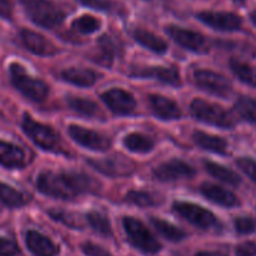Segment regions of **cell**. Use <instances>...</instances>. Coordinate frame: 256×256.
<instances>
[{
    "instance_id": "6da1fadb",
    "label": "cell",
    "mask_w": 256,
    "mask_h": 256,
    "mask_svg": "<svg viewBox=\"0 0 256 256\" xmlns=\"http://www.w3.org/2000/svg\"><path fill=\"white\" fill-rule=\"evenodd\" d=\"M36 186L40 192L62 200H72L98 188L92 178L76 172H44L38 176Z\"/></svg>"
},
{
    "instance_id": "7a4b0ae2",
    "label": "cell",
    "mask_w": 256,
    "mask_h": 256,
    "mask_svg": "<svg viewBox=\"0 0 256 256\" xmlns=\"http://www.w3.org/2000/svg\"><path fill=\"white\" fill-rule=\"evenodd\" d=\"M29 19L46 29L58 26L64 20V12L50 0H20Z\"/></svg>"
},
{
    "instance_id": "3957f363",
    "label": "cell",
    "mask_w": 256,
    "mask_h": 256,
    "mask_svg": "<svg viewBox=\"0 0 256 256\" xmlns=\"http://www.w3.org/2000/svg\"><path fill=\"white\" fill-rule=\"evenodd\" d=\"M10 79L12 85L32 102H44L49 94V86L42 80L35 79L26 74L24 68L18 64L10 65Z\"/></svg>"
},
{
    "instance_id": "277c9868",
    "label": "cell",
    "mask_w": 256,
    "mask_h": 256,
    "mask_svg": "<svg viewBox=\"0 0 256 256\" xmlns=\"http://www.w3.org/2000/svg\"><path fill=\"white\" fill-rule=\"evenodd\" d=\"M122 225H124L125 232H126L130 242L136 249L142 250V252H146V254H155L162 249L159 242L155 239L154 235L142 222L134 219V218H124Z\"/></svg>"
},
{
    "instance_id": "5b68a950",
    "label": "cell",
    "mask_w": 256,
    "mask_h": 256,
    "mask_svg": "<svg viewBox=\"0 0 256 256\" xmlns=\"http://www.w3.org/2000/svg\"><path fill=\"white\" fill-rule=\"evenodd\" d=\"M190 108H192V115L200 122L215 125V126L225 128V129L234 125L230 115L222 108L212 104V102H208L202 99H195Z\"/></svg>"
},
{
    "instance_id": "8992f818",
    "label": "cell",
    "mask_w": 256,
    "mask_h": 256,
    "mask_svg": "<svg viewBox=\"0 0 256 256\" xmlns=\"http://www.w3.org/2000/svg\"><path fill=\"white\" fill-rule=\"evenodd\" d=\"M22 130L42 149L52 152V150L59 148L60 138L58 136L56 132L50 126H46V125H42L40 122H35L29 115H24V119H22Z\"/></svg>"
},
{
    "instance_id": "52a82bcc",
    "label": "cell",
    "mask_w": 256,
    "mask_h": 256,
    "mask_svg": "<svg viewBox=\"0 0 256 256\" xmlns=\"http://www.w3.org/2000/svg\"><path fill=\"white\" fill-rule=\"evenodd\" d=\"M174 209L185 220L202 229H210L216 224V218L214 214L199 205L192 202H175Z\"/></svg>"
},
{
    "instance_id": "ba28073f",
    "label": "cell",
    "mask_w": 256,
    "mask_h": 256,
    "mask_svg": "<svg viewBox=\"0 0 256 256\" xmlns=\"http://www.w3.org/2000/svg\"><path fill=\"white\" fill-rule=\"evenodd\" d=\"M196 84L205 92L218 96H228L232 92L229 80L222 75L210 70H196L194 74Z\"/></svg>"
},
{
    "instance_id": "9c48e42d",
    "label": "cell",
    "mask_w": 256,
    "mask_h": 256,
    "mask_svg": "<svg viewBox=\"0 0 256 256\" xmlns=\"http://www.w3.org/2000/svg\"><path fill=\"white\" fill-rule=\"evenodd\" d=\"M198 19L206 24L208 26L214 28L222 32H235L242 28V18L232 12H202L198 14Z\"/></svg>"
},
{
    "instance_id": "30bf717a",
    "label": "cell",
    "mask_w": 256,
    "mask_h": 256,
    "mask_svg": "<svg viewBox=\"0 0 256 256\" xmlns=\"http://www.w3.org/2000/svg\"><path fill=\"white\" fill-rule=\"evenodd\" d=\"M154 175L160 182H175L180 179H190L195 175V170L182 160H172L159 165L154 170Z\"/></svg>"
},
{
    "instance_id": "8fae6325",
    "label": "cell",
    "mask_w": 256,
    "mask_h": 256,
    "mask_svg": "<svg viewBox=\"0 0 256 256\" xmlns=\"http://www.w3.org/2000/svg\"><path fill=\"white\" fill-rule=\"evenodd\" d=\"M69 134L78 144L82 146L88 148L90 150H98L102 152L110 148V140L92 130H88L85 128L72 125L69 126Z\"/></svg>"
},
{
    "instance_id": "7c38bea8",
    "label": "cell",
    "mask_w": 256,
    "mask_h": 256,
    "mask_svg": "<svg viewBox=\"0 0 256 256\" xmlns=\"http://www.w3.org/2000/svg\"><path fill=\"white\" fill-rule=\"evenodd\" d=\"M102 100L112 112L119 115H128L134 112L136 106L134 96L122 89H112L102 94Z\"/></svg>"
},
{
    "instance_id": "4fadbf2b",
    "label": "cell",
    "mask_w": 256,
    "mask_h": 256,
    "mask_svg": "<svg viewBox=\"0 0 256 256\" xmlns=\"http://www.w3.org/2000/svg\"><path fill=\"white\" fill-rule=\"evenodd\" d=\"M166 32L174 39L175 42L182 45L185 49H189L192 52H202L205 49V39L199 32H195L192 30L182 29L179 26H169L166 28Z\"/></svg>"
},
{
    "instance_id": "5bb4252c",
    "label": "cell",
    "mask_w": 256,
    "mask_h": 256,
    "mask_svg": "<svg viewBox=\"0 0 256 256\" xmlns=\"http://www.w3.org/2000/svg\"><path fill=\"white\" fill-rule=\"evenodd\" d=\"M28 249L35 256H56L59 254V248L40 232L30 230L25 236Z\"/></svg>"
},
{
    "instance_id": "9a60e30c",
    "label": "cell",
    "mask_w": 256,
    "mask_h": 256,
    "mask_svg": "<svg viewBox=\"0 0 256 256\" xmlns=\"http://www.w3.org/2000/svg\"><path fill=\"white\" fill-rule=\"evenodd\" d=\"M20 36H22V40L25 46H26V49L29 52H34V54L48 56V55H52L58 52V49L55 48V45L52 42L45 39L42 35L32 32V30H22Z\"/></svg>"
},
{
    "instance_id": "2e32d148",
    "label": "cell",
    "mask_w": 256,
    "mask_h": 256,
    "mask_svg": "<svg viewBox=\"0 0 256 256\" xmlns=\"http://www.w3.org/2000/svg\"><path fill=\"white\" fill-rule=\"evenodd\" d=\"M149 102L154 114L162 119L175 120L182 116L179 106L168 98L162 96V95H150Z\"/></svg>"
},
{
    "instance_id": "e0dca14e",
    "label": "cell",
    "mask_w": 256,
    "mask_h": 256,
    "mask_svg": "<svg viewBox=\"0 0 256 256\" xmlns=\"http://www.w3.org/2000/svg\"><path fill=\"white\" fill-rule=\"evenodd\" d=\"M200 190H202V195L206 196L210 202H215L218 205H222V206L232 208L239 204V200L232 192L219 186V185L206 182V184L202 185V189Z\"/></svg>"
},
{
    "instance_id": "ac0fdd59",
    "label": "cell",
    "mask_w": 256,
    "mask_h": 256,
    "mask_svg": "<svg viewBox=\"0 0 256 256\" xmlns=\"http://www.w3.org/2000/svg\"><path fill=\"white\" fill-rule=\"evenodd\" d=\"M25 152L22 148L0 140V165L9 169L22 168L25 165Z\"/></svg>"
},
{
    "instance_id": "d6986e66",
    "label": "cell",
    "mask_w": 256,
    "mask_h": 256,
    "mask_svg": "<svg viewBox=\"0 0 256 256\" xmlns=\"http://www.w3.org/2000/svg\"><path fill=\"white\" fill-rule=\"evenodd\" d=\"M134 76L139 78H154V79L160 80L162 82H166L170 85H179L180 84V75L172 68L165 66H152L144 68V69L138 70L134 72Z\"/></svg>"
},
{
    "instance_id": "ffe728a7",
    "label": "cell",
    "mask_w": 256,
    "mask_h": 256,
    "mask_svg": "<svg viewBox=\"0 0 256 256\" xmlns=\"http://www.w3.org/2000/svg\"><path fill=\"white\" fill-rule=\"evenodd\" d=\"M62 76L65 82L70 84L78 85V86H92L96 82L98 74L89 69H78V68H70L62 72Z\"/></svg>"
},
{
    "instance_id": "44dd1931",
    "label": "cell",
    "mask_w": 256,
    "mask_h": 256,
    "mask_svg": "<svg viewBox=\"0 0 256 256\" xmlns=\"http://www.w3.org/2000/svg\"><path fill=\"white\" fill-rule=\"evenodd\" d=\"M194 140L200 148L208 150V152H216V154H225L226 152L228 144L222 138L196 132H194Z\"/></svg>"
},
{
    "instance_id": "7402d4cb",
    "label": "cell",
    "mask_w": 256,
    "mask_h": 256,
    "mask_svg": "<svg viewBox=\"0 0 256 256\" xmlns=\"http://www.w3.org/2000/svg\"><path fill=\"white\" fill-rule=\"evenodd\" d=\"M134 38L139 44H142V46L148 48L152 52H165L168 49V45L162 38L156 36L152 32H148V30H142V29H138L134 32Z\"/></svg>"
},
{
    "instance_id": "603a6c76",
    "label": "cell",
    "mask_w": 256,
    "mask_h": 256,
    "mask_svg": "<svg viewBox=\"0 0 256 256\" xmlns=\"http://www.w3.org/2000/svg\"><path fill=\"white\" fill-rule=\"evenodd\" d=\"M204 165L206 172L214 178H216L218 180H220V182H226V184L232 185V186H238L242 182V179H240V176L236 172L222 166V165L215 164V162H206Z\"/></svg>"
},
{
    "instance_id": "cb8c5ba5",
    "label": "cell",
    "mask_w": 256,
    "mask_h": 256,
    "mask_svg": "<svg viewBox=\"0 0 256 256\" xmlns=\"http://www.w3.org/2000/svg\"><path fill=\"white\" fill-rule=\"evenodd\" d=\"M0 202L10 208H19L29 202V198L22 192H18L14 188L0 182Z\"/></svg>"
},
{
    "instance_id": "d4e9b609",
    "label": "cell",
    "mask_w": 256,
    "mask_h": 256,
    "mask_svg": "<svg viewBox=\"0 0 256 256\" xmlns=\"http://www.w3.org/2000/svg\"><path fill=\"white\" fill-rule=\"evenodd\" d=\"M124 144L130 152H149L154 148V142L149 136L142 134L132 132L124 139Z\"/></svg>"
},
{
    "instance_id": "484cf974",
    "label": "cell",
    "mask_w": 256,
    "mask_h": 256,
    "mask_svg": "<svg viewBox=\"0 0 256 256\" xmlns=\"http://www.w3.org/2000/svg\"><path fill=\"white\" fill-rule=\"evenodd\" d=\"M152 222L155 226V229H156L162 236L166 238L168 240H170V242H180V240H182L186 236L182 230L178 229L176 226H174V225L170 224V222H165V220L152 218Z\"/></svg>"
},
{
    "instance_id": "4316f807",
    "label": "cell",
    "mask_w": 256,
    "mask_h": 256,
    "mask_svg": "<svg viewBox=\"0 0 256 256\" xmlns=\"http://www.w3.org/2000/svg\"><path fill=\"white\" fill-rule=\"evenodd\" d=\"M68 105L74 112H76L78 114L84 115V116H94V115H96L98 110H99V108H98V105L94 102L85 99V98H68Z\"/></svg>"
},
{
    "instance_id": "83f0119b",
    "label": "cell",
    "mask_w": 256,
    "mask_h": 256,
    "mask_svg": "<svg viewBox=\"0 0 256 256\" xmlns=\"http://www.w3.org/2000/svg\"><path fill=\"white\" fill-rule=\"evenodd\" d=\"M230 66H232V72L242 82L256 88V68L252 66V65L244 64V62H235V60L230 62Z\"/></svg>"
},
{
    "instance_id": "f1b7e54d",
    "label": "cell",
    "mask_w": 256,
    "mask_h": 256,
    "mask_svg": "<svg viewBox=\"0 0 256 256\" xmlns=\"http://www.w3.org/2000/svg\"><path fill=\"white\" fill-rule=\"evenodd\" d=\"M238 114L246 122L256 124V100L252 98H240L235 104Z\"/></svg>"
},
{
    "instance_id": "f546056e",
    "label": "cell",
    "mask_w": 256,
    "mask_h": 256,
    "mask_svg": "<svg viewBox=\"0 0 256 256\" xmlns=\"http://www.w3.org/2000/svg\"><path fill=\"white\" fill-rule=\"evenodd\" d=\"M88 222L92 225V229L99 232V234L104 235V236L112 235V225H110L109 219L104 214H102V212H89V215H88Z\"/></svg>"
},
{
    "instance_id": "4dcf8cb0",
    "label": "cell",
    "mask_w": 256,
    "mask_h": 256,
    "mask_svg": "<svg viewBox=\"0 0 256 256\" xmlns=\"http://www.w3.org/2000/svg\"><path fill=\"white\" fill-rule=\"evenodd\" d=\"M72 28L75 30H78L82 34H92V32H96L100 28V22L94 16H90V15H84V16H80L72 22Z\"/></svg>"
},
{
    "instance_id": "1f68e13d",
    "label": "cell",
    "mask_w": 256,
    "mask_h": 256,
    "mask_svg": "<svg viewBox=\"0 0 256 256\" xmlns=\"http://www.w3.org/2000/svg\"><path fill=\"white\" fill-rule=\"evenodd\" d=\"M99 46L100 49H102V54L99 55L100 59L98 60V62H100L102 64H105V65L112 64V56H114V52H115V46L114 44H112V39L108 38L106 35H104V36L100 38Z\"/></svg>"
},
{
    "instance_id": "d6a6232c",
    "label": "cell",
    "mask_w": 256,
    "mask_h": 256,
    "mask_svg": "<svg viewBox=\"0 0 256 256\" xmlns=\"http://www.w3.org/2000/svg\"><path fill=\"white\" fill-rule=\"evenodd\" d=\"M126 200L138 206H150V205L155 204L154 198L144 192H130L126 195Z\"/></svg>"
},
{
    "instance_id": "836d02e7",
    "label": "cell",
    "mask_w": 256,
    "mask_h": 256,
    "mask_svg": "<svg viewBox=\"0 0 256 256\" xmlns=\"http://www.w3.org/2000/svg\"><path fill=\"white\" fill-rule=\"evenodd\" d=\"M235 229L239 234L242 235H248L252 234L256 230V222L252 218L249 216H239L235 219L234 222Z\"/></svg>"
},
{
    "instance_id": "e575fe53",
    "label": "cell",
    "mask_w": 256,
    "mask_h": 256,
    "mask_svg": "<svg viewBox=\"0 0 256 256\" xmlns=\"http://www.w3.org/2000/svg\"><path fill=\"white\" fill-rule=\"evenodd\" d=\"M236 164L252 182H256V162L250 158H240L236 160Z\"/></svg>"
},
{
    "instance_id": "d590c367",
    "label": "cell",
    "mask_w": 256,
    "mask_h": 256,
    "mask_svg": "<svg viewBox=\"0 0 256 256\" xmlns=\"http://www.w3.org/2000/svg\"><path fill=\"white\" fill-rule=\"evenodd\" d=\"M80 4L85 6L92 8L96 10H104V12H112L114 9V4L110 0H78Z\"/></svg>"
},
{
    "instance_id": "8d00e7d4",
    "label": "cell",
    "mask_w": 256,
    "mask_h": 256,
    "mask_svg": "<svg viewBox=\"0 0 256 256\" xmlns=\"http://www.w3.org/2000/svg\"><path fill=\"white\" fill-rule=\"evenodd\" d=\"M19 252L15 242L8 238H0V256H15Z\"/></svg>"
},
{
    "instance_id": "74e56055",
    "label": "cell",
    "mask_w": 256,
    "mask_h": 256,
    "mask_svg": "<svg viewBox=\"0 0 256 256\" xmlns=\"http://www.w3.org/2000/svg\"><path fill=\"white\" fill-rule=\"evenodd\" d=\"M82 250L86 256H112V254L109 252H106L104 248L92 244V242H85V244H82Z\"/></svg>"
},
{
    "instance_id": "f35d334b",
    "label": "cell",
    "mask_w": 256,
    "mask_h": 256,
    "mask_svg": "<svg viewBox=\"0 0 256 256\" xmlns=\"http://www.w3.org/2000/svg\"><path fill=\"white\" fill-rule=\"evenodd\" d=\"M50 215H52V218H55L56 220H60V222H65L66 225H69V226H74V228H78V226H82V224H80V220L76 219V218H72L70 214H64V212H50Z\"/></svg>"
},
{
    "instance_id": "ab89813d",
    "label": "cell",
    "mask_w": 256,
    "mask_h": 256,
    "mask_svg": "<svg viewBox=\"0 0 256 256\" xmlns=\"http://www.w3.org/2000/svg\"><path fill=\"white\" fill-rule=\"evenodd\" d=\"M236 256H256V244L246 242L236 248Z\"/></svg>"
},
{
    "instance_id": "60d3db41",
    "label": "cell",
    "mask_w": 256,
    "mask_h": 256,
    "mask_svg": "<svg viewBox=\"0 0 256 256\" xmlns=\"http://www.w3.org/2000/svg\"><path fill=\"white\" fill-rule=\"evenodd\" d=\"M12 15V9L9 0H0V18L10 19Z\"/></svg>"
},
{
    "instance_id": "b9f144b4",
    "label": "cell",
    "mask_w": 256,
    "mask_h": 256,
    "mask_svg": "<svg viewBox=\"0 0 256 256\" xmlns=\"http://www.w3.org/2000/svg\"><path fill=\"white\" fill-rule=\"evenodd\" d=\"M196 256H228V255L220 252H198Z\"/></svg>"
},
{
    "instance_id": "7bdbcfd3",
    "label": "cell",
    "mask_w": 256,
    "mask_h": 256,
    "mask_svg": "<svg viewBox=\"0 0 256 256\" xmlns=\"http://www.w3.org/2000/svg\"><path fill=\"white\" fill-rule=\"evenodd\" d=\"M250 18H252V24H254L255 26H256V10H255V12H252V15H250Z\"/></svg>"
},
{
    "instance_id": "ee69618b",
    "label": "cell",
    "mask_w": 256,
    "mask_h": 256,
    "mask_svg": "<svg viewBox=\"0 0 256 256\" xmlns=\"http://www.w3.org/2000/svg\"><path fill=\"white\" fill-rule=\"evenodd\" d=\"M235 2H244V0H235Z\"/></svg>"
}]
</instances>
